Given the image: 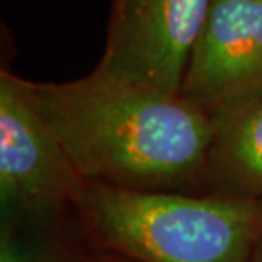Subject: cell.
Instances as JSON below:
<instances>
[{
  "label": "cell",
  "mask_w": 262,
  "mask_h": 262,
  "mask_svg": "<svg viewBox=\"0 0 262 262\" xmlns=\"http://www.w3.org/2000/svg\"><path fill=\"white\" fill-rule=\"evenodd\" d=\"M213 0H113L96 73L179 96Z\"/></svg>",
  "instance_id": "obj_3"
},
{
  "label": "cell",
  "mask_w": 262,
  "mask_h": 262,
  "mask_svg": "<svg viewBox=\"0 0 262 262\" xmlns=\"http://www.w3.org/2000/svg\"><path fill=\"white\" fill-rule=\"evenodd\" d=\"M262 94V2L213 0L181 89L209 114Z\"/></svg>",
  "instance_id": "obj_5"
},
{
  "label": "cell",
  "mask_w": 262,
  "mask_h": 262,
  "mask_svg": "<svg viewBox=\"0 0 262 262\" xmlns=\"http://www.w3.org/2000/svg\"><path fill=\"white\" fill-rule=\"evenodd\" d=\"M214 160L240 186L262 192V94L209 114Z\"/></svg>",
  "instance_id": "obj_6"
},
{
  "label": "cell",
  "mask_w": 262,
  "mask_h": 262,
  "mask_svg": "<svg viewBox=\"0 0 262 262\" xmlns=\"http://www.w3.org/2000/svg\"><path fill=\"white\" fill-rule=\"evenodd\" d=\"M85 181L155 191L209 162L213 119L184 96L128 85L92 72L72 82L15 77Z\"/></svg>",
  "instance_id": "obj_1"
},
{
  "label": "cell",
  "mask_w": 262,
  "mask_h": 262,
  "mask_svg": "<svg viewBox=\"0 0 262 262\" xmlns=\"http://www.w3.org/2000/svg\"><path fill=\"white\" fill-rule=\"evenodd\" d=\"M0 262H46L45 255L7 225L0 237Z\"/></svg>",
  "instance_id": "obj_7"
},
{
  "label": "cell",
  "mask_w": 262,
  "mask_h": 262,
  "mask_svg": "<svg viewBox=\"0 0 262 262\" xmlns=\"http://www.w3.org/2000/svg\"><path fill=\"white\" fill-rule=\"evenodd\" d=\"M260 2H262V0H260Z\"/></svg>",
  "instance_id": "obj_8"
},
{
  "label": "cell",
  "mask_w": 262,
  "mask_h": 262,
  "mask_svg": "<svg viewBox=\"0 0 262 262\" xmlns=\"http://www.w3.org/2000/svg\"><path fill=\"white\" fill-rule=\"evenodd\" d=\"M85 203L99 237L141 262H247L259 227L250 199L92 182Z\"/></svg>",
  "instance_id": "obj_2"
},
{
  "label": "cell",
  "mask_w": 262,
  "mask_h": 262,
  "mask_svg": "<svg viewBox=\"0 0 262 262\" xmlns=\"http://www.w3.org/2000/svg\"><path fill=\"white\" fill-rule=\"evenodd\" d=\"M63 146L28 102L15 75H0V199L2 209L45 214L85 201L87 184Z\"/></svg>",
  "instance_id": "obj_4"
}]
</instances>
